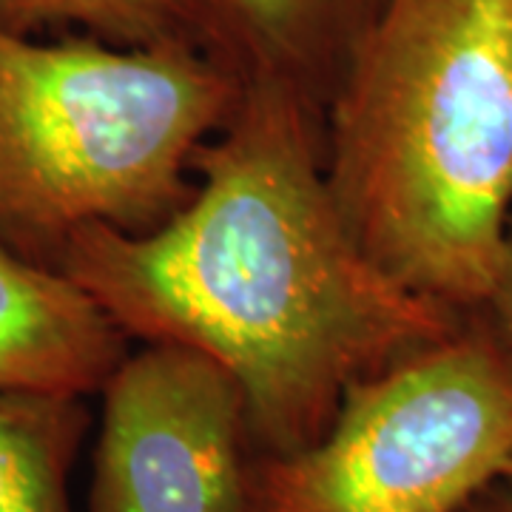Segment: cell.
Returning <instances> with one entry per match:
<instances>
[{
  "instance_id": "7a4b0ae2",
  "label": "cell",
  "mask_w": 512,
  "mask_h": 512,
  "mask_svg": "<svg viewBox=\"0 0 512 512\" xmlns=\"http://www.w3.org/2000/svg\"><path fill=\"white\" fill-rule=\"evenodd\" d=\"M322 154L384 274L481 311L512 222V0H382L325 97Z\"/></svg>"
},
{
  "instance_id": "30bf717a",
  "label": "cell",
  "mask_w": 512,
  "mask_h": 512,
  "mask_svg": "<svg viewBox=\"0 0 512 512\" xmlns=\"http://www.w3.org/2000/svg\"><path fill=\"white\" fill-rule=\"evenodd\" d=\"M478 316L487 322V328L493 330L498 345L504 348V353L510 356L512 362V222L501 259H498L493 285H490V293H487Z\"/></svg>"
},
{
  "instance_id": "6da1fadb",
  "label": "cell",
  "mask_w": 512,
  "mask_h": 512,
  "mask_svg": "<svg viewBox=\"0 0 512 512\" xmlns=\"http://www.w3.org/2000/svg\"><path fill=\"white\" fill-rule=\"evenodd\" d=\"M57 268L128 339L217 359L245 396L256 453L308 447L353 384L467 322L362 251L325 174L319 100L265 66H245L174 217L146 234L89 225Z\"/></svg>"
},
{
  "instance_id": "8fae6325",
  "label": "cell",
  "mask_w": 512,
  "mask_h": 512,
  "mask_svg": "<svg viewBox=\"0 0 512 512\" xmlns=\"http://www.w3.org/2000/svg\"><path fill=\"white\" fill-rule=\"evenodd\" d=\"M461 512H512L510 484H507L504 478L495 481L487 490H481V493H478Z\"/></svg>"
},
{
  "instance_id": "52a82bcc",
  "label": "cell",
  "mask_w": 512,
  "mask_h": 512,
  "mask_svg": "<svg viewBox=\"0 0 512 512\" xmlns=\"http://www.w3.org/2000/svg\"><path fill=\"white\" fill-rule=\"evenodd\" d=\"M382 0H220L245 66L285 74L325 106Z\"/></svg>"
},
{
  "instance_id": "7c38bea8",
  "label": "cell",
  "mask_w": 512,
  "mask_h": 512,
  "mask_svg": "<svg viewBox=\"0 0 512 512\" xmlns=\"http://www.w3.org/2000/svg\"><path fill=\"white\" fill-rule=\"evenodd\" d=\"M504 481L510 484V490H512V461H510V467H507V473H504Z\"/></svg>"
},
{
  "instance_id": "ba28073f",
  "label": "cell",
  "mask_w": 512,
  "mask_h": 512,
  "mask_svg": "<svg viewBox=\"0 0 512 512\" xmlns=\"http://www.w3.org/2000/svg\"><path fill=\"white\" fill-rule=\"evenodd\" d=\"M0 20L23 35L77 32L117 46H194L242 63L220 0H0Z\"/></svg>"
},
{
  "instance_id": "9c48e42d",
  "label": "cell",
  "mask_w": 512,
  "mask_h": 512,
  "mask_svg": "<svg viewBox=\"0 0 512 512\" xmlns=\"http://www.w3.org/2000/svg\"><path fill=\"white\" fill-rule=\"evenodd\" d=\"M86 430L83 396L0 393V512H72L69 476Z\"/></svg>"
},
{
  "instance_id": "5b68a950",
  "label": "cell",
  "mask_w": 512,
  "mask_h": 512,
  "mask_svg": "<svg viewBox=\"0 0 512 512\" xmlns=\"http://www.w3.org/2000/svg\"><path fill=\"white\" fill-rule=\"evenodd\" d=\"M100 393L89 512H251L248 404L217 359L143 342Z\"/></svg>"
},
{
  "instance_id": "277c9868",
  "label": "cell",
  "mask_w": 512,
  "mask_h": 512,
  "mask_svg": "<svg viewBox=\"0 0 512 512\" xmlns=\"http://www.w3.org/2000/svg\"><path fill=\"white\" fill-rule=\"evenodd\" d=\"M512 461V362L473 313L345 393L328 430L256 453L251 512H461Z\"/></svg>"
},
{
  "instance_id": "8992f818",
  "label": "cell",
  "mask_w": 512,
  "mask_h": 512,
  "mask_svg": "<svg viewBox=\"0 0 512 512\" xmlns=\"http://www.w3.org/2000/svg\"><path fill=\"white\" fill-rule=\"evenodd\" d=\"M128 336L72 276L0 242V393L92 396Z\"/></svg>"
},
{
  "instance_id": "3957f363",
  "label": "cell",
  "mask_w": 512,
  "mask_h": 512,
  "mask_svg": "<svg viewBox=\"0 0 512 512\" xmlns=\"http://www.w3.org/2000/svg\"><path fill=\"white\" fill-rule=\"evenodd\" d=\"M242 80V63L194 46L43 40L0 20V242L57 268L89 225H163Z\"/></svg>"
}]
</instances>
